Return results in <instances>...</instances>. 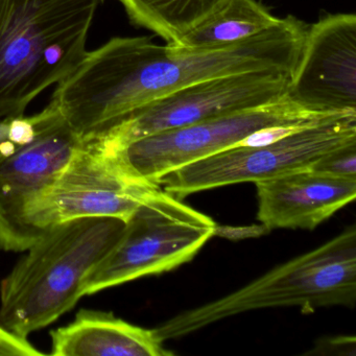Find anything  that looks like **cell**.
Listing matches in <instances>:
<instances>
[{
    "instance_id": "obj_13",
    "label": "cell",
    "mask_w": 356,
    "mask_h": 356,
    "mask_svg": "<svg viewBox=\"0 0 356 356\" xmlns=\"http://www.w3.org/2000/svg\"><path fill=\"white\" fill-rule=\"evenodd\" d=\"M54 356H168L154 329L116 318L111 312L81 309L67 326L51 332Z\"/></svg>"
},
{
    "instance_id": "obj_15",
    "label": "cell",
    "mask_w": 356,
    "mask_h": 356,
    "mask_svg": "<svg viewBox=\"0 0 356 356\" xmlns=\"http://www.w3.org/2000/svg\"><path fill=\"white\" fill-rule=\"evenodd\" d=\"M131 22L151 31L178 47L181 39L193 26L205 19L225 0H118Z\"/></svg>"
},
{
    "instance_id": "obj_10",
    "label": "cell",
    "mask_w": 356,
    "mask_h": 356,
    "mask_svg": "<svg viewBox=\"0 0 356 356\" xmlns=\"http://www.w3.org/2000/svg\"><path fill=\"white\" fill-rule=\"evenodd\" d=\"M158 188L126 178L82 143L55 182L29 205L26 222L40 234L76 218L104 216L127 222Z\"/></svg>"
},
{
    "instance_id": "obj_7",
    "label": "cell",
    "mask_w": 356,
    "mask_h": 356,
    "mask_svg": "<svg viewBox=\"0 0 356 356\" xmlns=\"http://www.w3.org/2000/svg\"><path fill=\"white\" fill-rule=\"evenodd\" d=\"M293 72L258 70L195 83L149 102L83 138L95 154L116 151L158 133L270 103L286 95Z\"/></svg>"
},
{
    "instance_id": "obj_2",
    "label": "cell",
    "mask_w": 356,
    "mask_h": 356,
    "mask_svg": "<svg viewBox=\"0 0 356 356\" xmlns=\"http://www.w3.org/2000/svg\"><path fill=\"white\" fill-rule=\"evenodd\" d=\"M124 225L120 218L91 216L47 229L0 283V325L28 339L72 309Z\"/></svg>"
},
{
    "instance_id": "obj_5",
    "label": "cell",
    "mask_w": 356,
    "mask_h": 356,
    "mask_svg": "<svg viewBox=\"0 0 356 356\" xmlns=\"http://www.w3.org/2000/svg\"><path fill=\"white\" fill-rule=\"evenodd\" d=\"M82 143L51 104L36 115L0 122V250L26 252L38 241L42 234L26 222V209Z\"/></svg>"
},
{
    "instance_id": "obj_19",
    "label": "cell",
    "mask_w": 356,
    "mask_h": 356,
    "mask_svg": "<svg viewBox=\"0 0 356 356\" xmlns=\"http://www.w3.org/2000/svg\"><path fill=\"white\" fill-rule=\"evenodd\" d=\"M268 231L262 225H255L249 227H218L216 226L214 235L226 237L232 241H241L245 238H254L266 234Z\"/></svg>"
},
{
    "instance_id": "obj_18",
    "label": "cell",
    "mask_w": 356,
    "mask_h": 356,
    "mask_svg": "<svg viewBox=\"0 0 356 356\" xmlns=\"http://www.w3.org/2000/svg\"><path fill=\"white\" fill-rule=\"evenodd\" d=\"M356 341L354 337H335L321 339L314 349L307 354L318 355H355Z\"/></svg>"
},
{
    "instance_id": "obj_9",
    "label": "cell",
    "mask_w": 356,
    "mask_h": 356,
    "mask_svg": "<svg viewBox=\"0 0 356 356\" xmlns=\"http://www.w3.org/2000/svg\"><path fill=\"white\" fill-rule=\"evenodd\" d=\"M356 143V114L332 118L272 145L236 147L191 162L158 179L178 199L238 183H257L305 170L326 154Z\"/></svg>"
},
{
    "instance_id": "obj_3",
    "label": "cell",
    "mask_w": 356,
    "mask_h": 356,
    "mask_svg": "<svg viewBox=\"0 0 356 356\" xmlns=\"http://www.w3.org/2000/svg\"><path fill=\"white\" fill-rule=\"evenodd\" d=\"M103 0H0V118L65 80L86 56Z\"/></svg>"
},
{
    "instance_id": "obj_14",
    "label": "cell",
    "mask_w": 356,
    "mask_h": 356,
    "mask_svg": "<svg viewBox=\"0 0 356 356\" xmlns=\"http://www.w3.org/2000/svg\"><path fill=\"white\" fill-rule=\"evenodd\" d=\"M280 19L256 0H225L175 47L188 51L224 49L266 32Z\"/></svg>"
},
{
    "instance_id": "obj_8",
    "label": "cell",
    "mask_w": 356,
    "mask_h": 356,
    "mask_svg": "<svg viewBox=\"0 0 356 356\" xmlns=\"http://www.w3.org/2000/svg\"><path fill=\"white\" fill-rule=\"evenodd\" d=\"M347 114L307 109L284 95L270 103L216 116L184 128L133 141L116 151L97 154L120 175L155 184L158 179L191 162L232 149L252 133L293 122L328 120Z\"/></svg>"
},
{
    "instance_id": "obj_1",
    "label": "cell",
    "mask_w": 356,
    "mask_h": 356,
    "mask_svg": "<svg viewBox=\"0 0 356 356\" xmlns=\"http://www.w3.org/2000/svg\"><path fill=\"white\" fill-rule=\"evenodd\" d=\"M307 24L293 16L237 44L213 51L160 45L149 37H118L87 51L51 104L81 137L195 83L258 70L293 72Z\"/></svg>"
},
{
    "instance_id": "obj_11",
    "label": "cell",
    "mask_w": 356,
    "mask_h": 356,
    "mask_svg": "<svg viewBox=\"0 0 356 356\" xmlns=\"http://www.w3.org/2000/svg\"><path fill=\"white\" fill-rule=\"evenodd\" d=\"M287 95L314 111L356 114L355 14H326L308 26Z\"/></svg>"
},
{
    "instance_id": "obj_16",
    "label": "cell",
    "mask_w": 356,
    "mask_h": 356,
    "mask_svg": "<svg viewBox=\"0 0 356 356\" xmlns=\"http://www.w3.org/2000/svg\"><path fill=\"white\" fill-rule=\"evenodd\" d=\"M308 168L326 176L356 180V143L326 154Z\"/></svg>"
},
{
    "instance_id": "obj_6",
    "label": "cell",
    "mask_w": 356,
    "mask_h": 356,
    "mask_svg": "<svg viewBox=\"0 0 356 356\" xmlns=\"http://www.w3.org/2000/svg\"><path fill=\"white\" fill-rule=\"evenodd\" d=\"M213 220L158 188L132 214L113 249L87 277L84 296L191 261L214 236Z\"/></svg>"
},
{
    "instance_id": "obj_17",
    "label": "cell",
    "mask_w": 356,
    "mask_h": 356,
    "mask_svg": "<svg viewBox=\"0 0 356 356\" xmlns=\"http://www.w3.org/2000/svg\"><path fill=\"white\" fill-rule=\"evenodd\" d=\"M28 339L10 332L0 325V356H42Z\"/></svg>"
},
{
    "instance_id": "obj_4",
    "label": "cell",
    "mask_w": 356,
    "mask_h": 356,
    "mask_svg": "<svg viewBox=\"0 0 356 356\" xmlns=\"http://www.w3.org/2000/svg\"><path fill=\"white\" fill-rule=\"evenodd\" d=\"M356 301V228L262 275L216 301L177 314L154 329L160 341L176 339L230 316L264 308L297 306L303 312Z\"/></svg>"
},
{
    "instance_id": "obj_12",
    "label": "cell",
    "mask_w": 356,
    "mask_h": 356,
    "mask_svg": "<svg viewBox=\"0 0 356 356\" xmlns=\"http://www.w3.org/2000/svg\"><path fill=\"white\" fill-rule=\"evenodd\" d=\"M257 218L268 231L314 230L356 197L355 179L296 170L255 183Z\"/></svg>"
}]
</instances>
